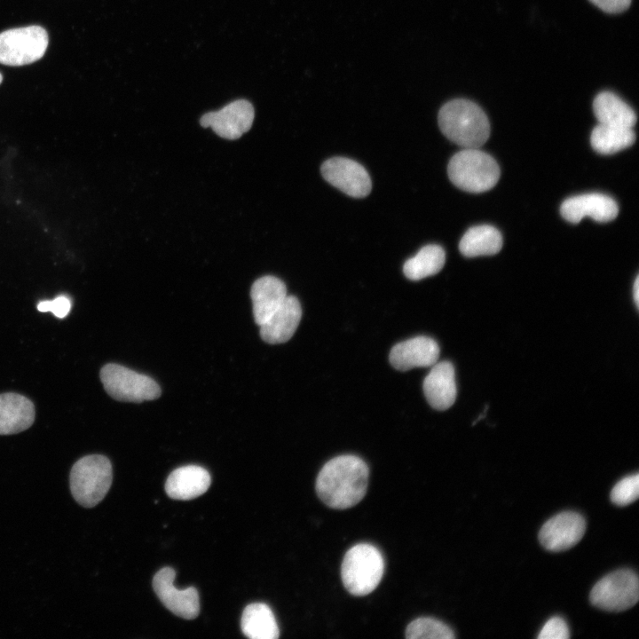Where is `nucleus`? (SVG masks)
Here are the masks:
<instances>
[{
    "mask_svg": "<svg viewBox=\"0 0 639 639\" xmlns=\"http://www.w3.org/2000/svg\"><path fill=\"white\" fill-rule=\"evenodd\" d=\"M368 467L358 456L340 455L328 461L316 480V492L328 507L344 509L358 504L365 496Z\"/></svg>",
    "mask_w": 639,
    "mask_h": 639,
    "instance_id": "1",
    "label": "nucleus"
},
{
    "mask_svg": "<svg viewBox=\"0 0 639 639\" xmlns=\"http://www.w3.org/2000/svg\"><path fill=\"white\" fill-rule=\"evenodd\" d=\"M438 121L442 133L464 149L479 148L490 135L486 114L470 100L448 101L440 108Z\"/></svg>",
    "mask_w": 639,
    "mask_h": 639,
    "instance_id": "2",
    "label": "nucleus"
},
{
    "mask_svg": "<svg viewBox=\"0 0 639 639\" xmlns=\"http://www.w3.org/2000/svg\"><path fill=\"white\" fill-rule=\"evenodd\" d=\"M447 173L451 182L458 188L469 193H482L496 185L501 171L491 155L477 148H468L451 158Z\"/></svg>",
    "mask_w": 639,
    "mask_h": 639,
    "instance_id": "3",
    "label": "nucleus"
},
{
    "mask_svg": "<svg viewBox=\"0 0 639 639\" xmlns=\"http://www.w3.org/2000/svg\"><path fill=\"white\" fill-rule=\"evenodd\" d=\"M113 479L112 464L101 454L82 457L70 471V490L83 507L92 508L107 493Z\"/></svg>",
    "mask_w": 639,
    "mask_h": 639,
    "instance_id": "4",
    "label": "nucleus"
},
{
    "mask_svg": "<svg viewBox=\"0 0 639 639\" xmlns=\"http://www.w3.org/2000/svg\"><path fill=\"white\" fill-rule=\"evenodd\" d=\"M384 572L381 552L373 545L360 543L345 554L341 577L347 591L358 596L370 594L380 583Z\"/></svg>",
    "mask_w": 639,
    "mask_h": 639,
    "instance_id": "5",
    "label": "nucleus"
},
{
    "mask_svg": "<svg viewBox=\"0 0 639 639\" xmlns=\"http://www.w3.org/2000/svg\"><path fill=\"white\" fill-rule=\"evenodd\" d=\"M99 375L106 393L119 401L139 403L161 395V388L154 379L118 364L105 365Z\"/></svg>",
    "mask_w": 639,
    "mask_h": 639,
    "instance_id": "6",
    "label": "nucleus"
},
{
    "mask_svg": "<svg viewBox=\"0 0 639 639\" xmlns=\"http://www.w3.org/2000/svg\"><path fill=\"white\" fill-rule=\"evenodd\" d=\"M49 43L46 30L40 26L12 28L0 34V63L23 66L40 59Z\"/></svg>",
    "mask_w": 639,
    "mask_h": 639,
    "instance_id": "7",
    "label": "nucleus"
},
{
    "mask_svg": "<svg viewBox=\"0 0 639 639\" xmlns=\"http://www.w3.org/2000/svg\"><path fill=\"white\" fill-rule=\"evenodd\" d=\"M596 607L608 611H622L634 606L639 598L637 575L631 570H618L598 580L590 592Z\"/></svg>",
    "mask_w": 639,
    "mask_h": 639,
    "instance_id": "8",
    "label": "nucleus"
},
{
    "mask_svg": "<svg viewBox=\"0 0 639 639\" xmlns=\"http://www.w3.org/2000/svg\"><path fill=\"white\" fill-rule=\"evenodd\" d=\"M321 174L333 186L349 196H367L372 182L366 169L359 162L344 157H333L323 162Z\"/></svg>",
    "mask_w": 639,
    "mask_h": 639,
    "instance_id": "9",
    "label": "nucleus"
},
{
    "mask_svg": "<svg viewBox=\"0 0 639 639\" xmlns=\"http://www.w3.org/2000/svg\"><path fill=\"white\" fill-rule=\"evenodd\" d=\"M254 117L255 111L251 103L238 99L218 111L203 114L200 122L202 127H210L220 138L233 140L249 130Z\"/></svg>",
    "mask_w": 639,
    "mask_h": 639,
    "instance_id": "10",
    "label": "nucleus"
},
{
    "mask_svg": "<svg viewBox=\"0 0 639 639\" xmlns=\"http://www.w3.org/2000/svg\"><path fill=\"white\" fill-rule=\"evenodd\" d=\"M176 572L170 567L161 569L154 577L153 588L163 605L175 615L185 619H195L200 611L199 594L195 588H177Z\"/></svg>",
    "mask_w": 639,
    "mask_h": 639,
    "instance_id": "11",
    "label": "nucleus"
},
{
    "mask_svg": "<svg viewBox=\"0 0 639 639\" xmlns=\"http://www.w3.org/2000/svg\"><path fill=\"white\" fill-rule=\"evenodd\" d=\"M585 531L586 522L581 515L564 511L554 516L542 525L539 539L546 549L558 552L576 545L582 539Z\"/></svg>",
    "mask_w": 639,
    "mask_h": 639,
    "instance_id": "12",
    "label": "nucleus"
},
{
    "mask_svg": "<svg viewBox=\"0 0 639 639\" xmlns=\"http://www.w3.org/2000/svg\"><path fill=\"white\" fill-rule=\"evenodd\" d=\"M562 217L572 224L590 217L596 222L613 220L619 213L616 201L603 193H586L566 199L560 208Z\"/></svg>",
    "mask_w": 639,
    "mask_h": 639,
    "instance_id": "13",
    "label": "nucleus"
},
{
    "mask_svg": "<svg viewBox=\"0 0 639 639\" xmlns=\"http://www.w3.org/2000/svg\"><path fill=\"white\" fill-rule=\"evenodd\" d=\"M439 347L435 340L428 336H416L393 346L390 352V362L393 367L406 371L414 367L433 366L438 359Z\"/></svg>",
    "mask_w": 639,
    "mask_h": 639,
    "instance_id": "14",
    "label": "nucleus"
},
{
    "mask_svg": "<svg viewBox=\"0 0 639 639\" xmlns=\"http://www.w3.org/2000/svg\"><path fill=\"white\" fill-rule=\"evenodd\" d=\"M302 317L299 301L287 296L280 307L260 326L262 339L271 344L288 341L296 332Z\"/></svg>",
    "mask_w": 639,
    "mask_h": 639,
    "instance_id": "15",
    "label": "nucleus"
},
{
    "mask_svg": "<svg viewBox=\"0 0 639 639\" xmlns=\"http://www.w3.org/2000/svg\"><path fill=\"white\" fill-rule=\"evenodd\" d=\"M423 392L429 404L437 410H446L454 403L457 390L451 362H436L432 366L424 378Z\"/></svg>",
    "mask_w": 639,
    "mask_h": 639,
    "instance_id": "16",
    "label": "nucleus"
},
{
    "mask_svg": "<svg viewBox=\"0 0 639 639\" xmlns=\"http://www.w3.org/2000/svg\"><path fill=\"white\" fill-rule=\"evenodd\" d=\"M210 482L207 469L197 465H187L170 474L165 483V491L171 499L187 501L203 494Z\"/></svg>",
    "mask_w": 639,
    "mask_h": 639,
    "instance_id": "17",
    "label": "nucleus"
},
{
    "mask_svg": "<svg viewBox=\"0 0 639 639\" xmlns=\"http://www.w3.org/2000/svg\"><path fill=\"white\" fill-rule=\"evenodd\" d=\"M35 420L33 402L18 393L0 394V435H12L28 429Z\"/></svg>",
    "mask_w": 639,
    "mask_h": 639,
    "instance_id": "18",
    "label": "nucleus"
},
{
    "mask_svg": "<svg viewBox=\"0 0 639 639\" xmlns=\"http://www.w3.org/2000/svg\"><path fill=\"white\" fill-rule=\"evenodd\" d=\"M250 296L255 322L261 326L283 303L287 288L277 277L264 276L253 283Z\"/></svg>",
    "mask_w": 639,
    "mask_h": 639,
    "instance_id": "19",
    "label": "nucleus"
},
{
    "mask_svg": "<svg viewBox=\"0 0 639 639\" xmlns=\"http://www.w3.org/2000/svg\"><path fill=\"white\" fill-rule=\"evenodd\" d=\"M593 111L601 124L633 128L636 122L635 111L619 96L610 91L596 95L593 101Z\"/></svg>",
    "mask_w": 639,
    "mask_h": 639,
    "instance_id": "20",
    "label": "nucleus"
},
{
    "mask_svg": "<svg viewBox=\"0 0 639 639\" xmlns=\"http://www.w3.org/2000/svg\"><path fill=\"white\" fill-rule=\"evenodd\" d=\"M241 627L242 633L251 639H275L280 634L272 611L263 603H253L244 609Z\"/></svg>",
    "mask_w": 639,
    "mask_h": 639,
    "instance_id": "21",
    "label": "nucleus"
},
{
    "mask_svg": "<svg viewBox=\"0 0 639 639\" xmlns=\"http://www.w3.org/2000/svg\"><path fill=\"white\" fill-rule=\"evenodd\" d=\"M501 247V233L495 227L486 225L469 228L459 243L460 252L467 257L494 255Z\"/></svg>",
    "mask_w": 639,
    "mask_h": 639,
    "instance_id": "22",
    "label": "nucleus"
},
{
    "mask_svg": "<svg viewBox=\"0 0 639 639\" xmlns=\"http://www.w3.org/2000/svg\"><path fill=\"white\" fill-rule=\"evenodd\" d=\"M635 141L633 128L599 123L590 136L593 149L602 154H611L632 146Z\"/></svg>",
    "mask_w": 639,
    "mask_h": 639,
    "instance_id": "23",
    "label": "nucleus"
},
{
    "mask_svg": "<svg viewBox=\"0 0 639 639\" xmlns=\"http://www.w3.org/2000/svg\"><path fill=\"white\" fill-rule=\"evenodd\" d=\"M445 262L444 249L438 245L430 244L405 262L403 272L407 279L419 280L440 272Z\"/></svg>",
    "mask_w": 639,
    "mask_h": 639,
    "instance_id": "24",
    "label": "nucleus"
},
{
    "mask_svg": "<svg viewBox=\"0 0 639 639\" xmlns=\"http://www.w3.org/2000/svg\"><path fill=\"white\" fill-rule=\"evenodd\" d=\"M408 639H453L454 631L445 623L432 618H418L406 629Z\"/></svg>",
    "mask_w": 639,
    "mask_h": 639,
    "instance_id": "25",
    "label": "nucleus"
},
{
    "mask_svg": "<svg viewBox=\"0 0 639 639\" xmlns=\"http://www.w3.org/2000/svg\"><path fill=\"white\" fill-rule=\"evenodd\" d=\"M639 496V475L627 476L619 480L611 492V501L618 506L631 504Z\"/></svg>",
    "mask_w": 639,
    "mask_h": 639,
    "instance_id": "26",
    "label": "nucleus"
},
{
    "mask_svg": "<svg viewBox=\"0 0 639 639\" xmlns=\"http://www.w3.org/2000/svg\"><path fill=\"white\" fill-rule=\"evenodd\" d=\"M570 636L569 628L564 619L552 617L541 628L539 639H567Z\"/></svg>",
    "mask_w": 639,
    "mask_h": 639,
    "instance_id": "27",
    "label": "nucleus"
},
{
    "mask_svg": "<svg viewBox=\"0 0 639 639\" xmlns=\"http://www.w3.org/2000/svg\"><path fill=\"white\" fill-rule=\"evenodd\" d=\"M593 4L605 12L619 13L627 10L631 0H589Z\"/></svg>",
    "mask_w": 639,
    "mask_h": 639,
    "instance_id": "28",
    "label": "nucleus"
},
{
    "mask_svg": "<svg viewBox=\"0 0 639 639\" xmlns=\"http://www.w3.org/2000/svg\"><path fill=\"white\" fill-rule=\"evenodd\" d=\"M71 309L70 300L60 296L51 301L50 312H52L58 318H64L67 315Z\"/></svg>",
    "mask_w": 639,
    "mask_h": 639,
    "instance_id": "29",
    "label": "nucleus"
},
{
    "mask_svg": "<svg viewBox=\"0 0 639 639\" xmlns=\"http://www.w3.org/2000/svg\"><path fill=\"white\" fill-rule=\"evenodd\" d=\"M633 296H634V300L636 304V307L638 308V304H639V278H638V276L635 278V280L634 283Z\"/></svg>",
    "mask_w": 639,
    "mask_h": 639,
    "instance_id": "30",
    "label": "nucleus"
},
{
    "mask_svg": "<svg viewBox=\"0 0 639 639\" xmlns=\"http://www.w3.org/2000/svg\"><path fill=\"white\" fill-rule=\"evenodd\" d=\"M50 305H51L50 300L42 301L37 304V309H38V311H40L42 312H50Z\"/></svg>",
    "mask_w": 639,
    "mask_h": 639,
    "instance_id": "31",
    "label": "nucleus"
},
{
    "mask_svg": "<svg viewBox=\"0 0 639 639\" xmlns=\"http://www.w3.org/2000/svg\"><path fill=\"white\" fill-rule=\"evenodd\" d=\"M2 81H3V76H2V75L0 74V83H2Z\"/></svg>",
    "mask_w": 639,
    "mask_h": 639,
    "instance_id": "32",
    "label": "nucleus"
}]
</instances>
